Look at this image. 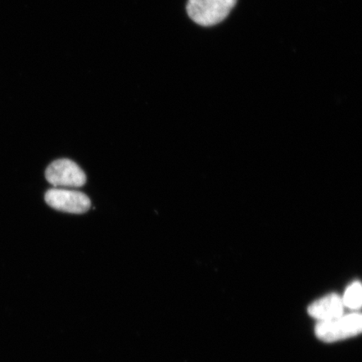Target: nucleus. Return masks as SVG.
<instances>
[{
    "label": "nucleus",
    "mask_w": 362,
    "mask_h": 362,
    "mask_svg": "<svg viewBox=\"0 0 362 362\" xmlns=\"http://www.w3.org/2000/svg\"><path fill=\"white\" fill-rule=\"evenodd\" d=\"M361 330V315L355 312L333 320L319 321L315 327V334L320 341L334 342L356 337Z\"/></svg>",
    "instance_id": "obj_1"
},
{
    "label": "nucleus",
    "mask_w": 362,
    "mask_h": 362,
    "mask_svg": "<svg viewBox=\"0 0 362 362\" xmlns=\"http://www.w3.org/2000/svg\"><path fill=\"white\" fill-rule=\"evenodd\" d=\"M237 2L238 0H188L187 13L198 25H216L229 16Z\"/></svg>",
    "instance_id": "obj_2"
},
{
    "label": "nucleus",
    "mask_w": 362,
    "mask_h": 362,
    "mask_svg": "<svg viewBox=\"0 0 362 362\" xmlns=\"http://www.w3.org/2000/svg\"><path fill=\"white\" fill-rule=\"evenodd\" d=\"M45 179L55 188H80L87 182L85 172L67 158L53 161L45 170Z\"/></svg>",
    "instance_id": "obj_3"
},
{
    "label": "nucleus",
    "mask_w": 362,
    "mask_h": 362,
    "mask_svg": "<svg viewBox=\"0 0 362 362\" xmlns=\"http://www.w3.org/2000/svg\"><path fill=\"white\" fill-rule=\"evenodd\" d=\"M45 201L53 209L71 214H83L90 208L87 194L65 188L49 189L45 194Z\"/></svg>",
    "instance_id": "obj_4"
},
{
    "label": "nucleus",
    "mask_w": 362,
    "mask_h": 362,
    "mask_svg": "<svg viewBox=\"0 0 362 362\" xmlns=\"http://www.w3.org/2000/svg\"><path fill=\"white\" fill-rule=\"evenodd\" d=\"M344 308L341 297L330 293L312 303L308 308V313L319 321H325L344 315Z\"/></svg>",
    "instance_id": "obj_5"
},
{
    "label": "nucleus",
    "mask_w": 362,
    "mask_h": 362,
    "mask_svg": "<svg viewBox=\"0 0 362 362\" xmlns=\"http://www.w3.org/2000/svg\"><path fill=\"white\" fill-rule=\"evenodd\" d=\"M342 298L343 305L353 310H359L361 307V284L354 282L346 288Z\"/></svg>",
    "instance_id": "obj_6"
}]
</instances>
